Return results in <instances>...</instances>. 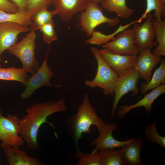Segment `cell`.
I'll return each instance as SVG.
<instances>
[{"label": "cell", "mask_w": 165, "mask_h": 165, "mask_svg": "<svg viewBox=\"0 0 165 165\" xmlns=\"http://www.w3.org/2000/svg\"><path fill=\"white\" fill-rule=\"evenodd\" d=\"M65 101L64 99H60L56 101L50 100L33 104L26 109V114L19 120L20 135L29 149L36 150L40 147L37 137L39 128L43 123H47L52 127L55 136L57 138L53 124L47 121L46 119L49 116L53 113L66 111L68 108Z\"/></svg>", "instance_id": "1"}, {"label": "cell", "mask_w": 165, "mask_h": 165, "mask_svg": "<svg viewBox=\"0 0 165 165\" xmlns=\"http://www.w3.org/2000/svg\"><path fill=\"white\" fill-rule=\"evenodd\" d=\"M106 124L98 116L89 101L88 95L85 94L82 102L79 106L76 114L67 120L66 126L77 147H79V141L82 134L91 133V125L97 127L99 133Z\"/></svg>", "instance_id": "2"}, {"label": "cell", "mask_w": 165, "mask_h": 165, "mask_svg": "<svg viewBox=\"0 0 165 165\" xmlns=\"http://www.w3.org/2000/svg\"><path fill=\"white\" fill-rule=\"evenodd\" d=\"M91 50L97 60V69L94 79L92 80H85V85L92 88L102 89L105 95L114 96V87L119 75L106 63L99 50L92 47Z\"/></svg>", "instance_id": "3"}, {"label": "cell", "mask_w": 165, "mask_h": 165, "mask_svg": "<svg viewBox=\"0 0 165 165\" xmlns=\"http://www.w3.org/2000/svg\"><path fill=\"white\" fill-rule=\"evenodd\" d=\"M36 38L35 31L30 30L20 41L8 50L11 54L20 59L22 64V68L32 75L36 72L39 67L35 56Z\"/></svg>", "instance_id": "4"}, {"label": "cell", "mask_w": 165, "mask_h": 165, "mask_svg": "<svg viewBox=\"0 0 165 165\" xmlns=\"http://www.w3.org/2000/svg\"><path fill=\"white\" fill-rule=\"evenodd\" d=\"M79 16V25L88 36H91L96 27L107 24L112 27L116 26L120 21L118 17L110 18L105 16L98 3L90 1L85 9Z\"/></svg>", "instance_id": "5"}, {"label": "cell", "mask_w": 165, "mask_h": 165, "mask_svg": "<svg viewBox=\"0 0 165 165\" xmlns=\"http://www.w3.org/2000/svg\"><path fill=\"white\" fill-rule=\"evenodd\" d=\"M20 119L17 115L9 114L5 117L0 108V146L9 145L19 148L25 142L20 135Z\"/></svg>", "instance_id": "6"}, {"label": "cell", "mask_w": 165, "mask_h": 165, "mask_svg": "<svg viewBox=\"0 0 165 165\" xmlns=\"http://www.w3.org/2000/svg\"><path fill=\"white\" fill-rule=\"evenodd\" d=\"M140 77L139 73L134 66L119 76L114 89V98L111 112L112 118L117 109L119 101L124 95L130 91L132 95L139 93V88L137 85Z\"/></svg>", "instance_id": "7"}, {"label": "cell", "mask_w": 165, "mask_h": 165, "mask_svg": "<svg viewBox=\"0 0 165 165\" xmlns=\"http://www.w3.org/2000/svg\"><path fill=\"white\" fill-rule=\"evenodd\" d=\"M133 29H125L119 32L116 38L102 45L111 53L122 55H136L139 51L134 44Z\"/></svg>", "instance_id": "8"}, {"label": "cell", "mask_w": 165, "mask_h": 165, "mask_svg": "<svg viewBox=\"0 0 165 165\" xmlns=\"http://www.w3.org/2000/svg\"><path fill=\"white\" fill-rule=\"evenodd\" d=\"M153 16L150 13L147 16L146 19L140 25L138 23L134 24L133 29L134 33V44L140 52L143 50H151L156 46L155 31L152 21Z\"/></svg>", "instance_id": "9"}, {"label": "cell", "mask_w": 165, "mask_h": 165, "mask_svg": "<svg viewBox=\"0 0 165 165\" xmlns=\"http://www.w3.org/2000/svg\"><path fill=\"white\" fill-rule=\"evenodd\" d=\"M54 75L47 63V56L36 72L27 79L25 85V89L20 95L21 98L28 99L35 91L42 86H52L50 80Z\"/></svg>", "instance_id": "10"}, {"label": "cell", "mask_w": 165, "mask_h": 165, "mask_svg": "<svg viewBox=\"0 0 165 165\" xmlns=\"http://www.w3.org/2000/svg\"><path fill=\"white\" fill-rule=\"evenodd\" d=\"M30 30V27L16 23H0V63L2 61L1 56L2 53L17 43L20 34L28 32Z\"/></svg>", "instance_id": "11"}, {"label": "cell", "mask_w": 165, "mask_h": 165, "mask_svg": "<svg viewBox=\"0 0 165 165\" xmlns=\"http://www.w3.org/2000/svg\"><path fill=\"white\" fill-rule=\"evenodd\" d=\"M117 126V124L115 123L106 124L103 129L99 133L98 137L91 142L90 145L95 146L92 151L121 147L132 140L133 138L127 139L125 141H119L115 139L112 136V133Z\"/></svg>", "instance_id": "12"}, {"label": "cell", "mask_w": 165, "mask_h": 165, "mask_svg": "<svg viewBox=\"0 0 165 165\" xmlns=\"http://www.w3.org/2000/svg\"><path fill=\"white\" fill-rule=\"evenodd\" d=\"M90 0H52V4L60 19L70 21L73 16L83 11Z\"/></svg>", "instance_id": "13"}, {"label": "cell", "mask_w": 165, "mask_h": 165, "mask_svg": "<svg viewBox=\"0 0 165 165\" xmlns=\"http://www.w3.org/2000/svg\"><path fill=\"white\" fill-rule=\"evenodd\" d=\"M99 51L106 63L119 76L134 66L137 57L112 53L106 49Z\"/></svg>", "instance_id": "14"}, {"label": "cell", "mask_w": 165, "mask_h": 165, "mask_svg": "<svg viewBox=\"0 0 165 165\" xmlns=\"http://www.w3.org/2000/svg\"><path fill=\"white\" fill-rule=\"evenodd\" d=\"M134 66L138 72L140 77L148 82L150 80L153 68L162 60L161 57L154 55L150 50L146 49L140 51Z\"/></svg>", "instance_id": "15"}, {"label": "cell", "mask_w": 165, "mask_h": 165, "mask_svg": "<svg viewBox=\"0 0 165 165\" xmlns=\"http://www.w3.org/2000/svg\"><path fill=\"white\" fill-rule=\"evenodd\" d=\"M165 93V84H162L153 89L149 93L146 94L141 99L134 104L121 105L119 106L117 116L120 119H123L131 110L143 106L145 108L147 113L152 111V106L154 101L161 95Z\"/></svg>", "instance_id": "16"}, {"label": "cell", "mask_w": 165, "mask_h": 165, "mask_svg": "<svg viewBox=\"0 0 165 165\" xmlns=\"http://www.w3.org/2000/svg\"><path fill=\"white\" fill-rule=\"evenodd\" d=\"M9 165H44V162L28 156L26 152L9 145L2 148Z\"/></svg>", "instance_id": "17"}, {"label": "cell", "mask_w": 165, "mask_h": 165, "mask_svg": "<svg viewBox=\"0 0 165 165\" xmlns=\"http://www.w3.org/2000/svg\"><path fill=\"white\" fill-rule=\"evenodd\" d=\"M144 145L143 141L138 137L121 147L125 165H143L140 157L141 151Z\"/></svg>", "instance_id": "18"}, {"label": "cell", "mask_w": 165, "mask_h": 165, "mask_svg": "<svg viewBox=\"0 0 165 165\" xmlns=\"http://www.w3.org/2000/svg\"><path fill=\"white\" fill-rule=\"evenodd\" d=\"M101 3L105 9L115 13L118 17L122 18L128 19L134 12L133 9L127 6L126 0H104Z\"/></svg>", "instance_id": "19"}, {"label": "cell", "mask_w": 165, "mask_h": 165, "mask_svg": "<svg viewBox=\"0 0 165 165\" xmlns=\"http://www.w3.org/2000/svg\"><path fill=\"white\" fill-rule=\"evenodd\" d=\"M159 67L154 72L148 82H144L141 85V93L142 95L147 92L165 83V60L161 61Z\"/></svg>", "instance_id": "20"}, {"label": "cell", "mask_w": 165, "mask_h": 165, "mask_svg": "<svg viewBox=\"0 0 165 165\" xmlns=\"http://www.w3.org/2000/svg\"><path fill=\"white\" fill-rule=\"evenodd\" d=\"M27 72L22 68L0 67V80L19 82L24 86L27 79L30 77Z\"/></svg>", "instance_id": "21"}, {"label": "cell", "mask_w": 165, "mask_h": 165, "mask_svg": "<svg viewBox=\"0 0 165 165\" xmlns=\"http://www.w3.org/2000/svg\"><path fill=\"white\" fill-rule=\"evenodd\" d=\"M152 21L155 29L156 41L158 45L152 52L157 57L165 56V19L161 22L158 21L153 17Z\"/></svg>", "instance_id": "22"}, {"label": "cell", "mask_w": 165, "mask_h": 165, "mask_svg": "<svg viewBox=\"0 0 165 165\" xmlns=\"http://www.w3.org/2000/svg\"><path fill=\"white\" fill-rule=\"evenodd\" d=\"M57 14V12L55 9L49 11L47 9H42L37 10L31 17L32 23L30 30L35 31L39 30L43 25L53 21V17Z\"/></svg>", "instance_id": "23"}, {"label": "cell", "mask_w": 165, "mask_h": 165, "mask_svg": "<svg viewBox=\"0 0 165 165\" xmlns=\"http://www.w3.org/2000/svg\"><path fill=\"white\" fill-rule=\"evenodd\" d=\"M101 165H125L121 149H105L100 151Z\"/></svg>", "instance_id": "24"}, {"label": "cell", "mask_w": 165, "mask_h": 165, "mask_svg": "<svg viewBox=\"0 0 165 165\" xmlns=\"http://www.w3.org/2000/svg\"><path fill=\"white\" fill-rule=\"evenodd\" d=\"M147 6L144 13L137 20L140 23L147 15L152 10H154V17L158 22H161L165 14V0H146Z\"/></svg>", "instance_id": "25"}, {"label": "cell", "mask_w": 165, "mask_h": 165, "mask_svg": "<svg viewBox=\"0 0 165 165\" xmlns=\"http://www.w3.org/2000/svg\"><path fill=\"white\" fill-rule=\"evenodd\" d=\"M7 22L16 23L26 27L31 26L32 23L31 16L26 12L19 11L10 13L0 11V23Z\"/></svg>", "instance_id": "26"}, {"label": "cell", "mask_w": 165, "mask_h": 165, "mask_svg": "<svg viewBox=\"0 0 165 165\" xmlns=\"http://www.w3.org/2000/svg\"><path fill=\"white\" fill-rule=\"evenodd\" d=\"M76 152L72 157H77L79 160L76 165H101V154L100 151H92L89 154L82 152L79 147Z\"/></svg>", "instance_id": "27"}, {"label": "cell", "mask_w": 165, "mask_h": 165, "mask_svg": "<svg viewBox=\"0 0 165 165\" xmlns=\"http://www.w3.org/2000/svg\"><path fill=\"white\" fill-rule=\"evenodd\" d=\"M131 24L132 23L131 22L124 26L121 25L114 33L108 35H104L100 31L94 30L91 38L86 40L85 42L90 44L97 45L99 46L103 45L109 42L110 40L114 39L115 38L114 37L115 35L125 29Z\"/></svg>", "instance_id": "28"}, {"label": "cell", "mask_w": 165, "mask_h": 165, "mask_svg": "<svg viewBox=\"0 0 165 165\" xmlns=\"http://www.w3.org/2000/svg\"><path fill=\"white\" fill-rule=\"evenodd\" d=\"M157 120L148 124L146 127L145 134V140L152 143H156L163 148H165V137L160 135L156 127Z\"/></svg>", "instance_id": "29"}, {"label": "cell", "mask_w": 165, "mask_h": 165, "mask_svg": "<svg viewBox=\"0 0 165 165\" xmlns=\"http://www.w3.org/2000/svg\"><path fill=\"white\" fill-rule=\"evenodd\" d=\"M52 0H27L26 12L31 16L37 10L48 9L52 4Z\"/></svg>", "instance_id": "30"}, {"label": "cell", "mask_w": 165, "mask_h": 165, "mask_svg": "<svg viewBox=\"0 0 165 165\" xmlns=\"http://www.w3.org/2000/svg\"><path fill=\"white\" fill-rule=\"evenodd\" d=\"M54 27V22L52 21L43 25L39 29L42 34L44 41L47 44H50L57 38Z\"/></svg>", "instance_id": "31"}, {"label": "cell", "mask_w": 165, "mask_h": 165, "mask_svg": "<svg viewBox=\"0 0 165 165\" xmlns=\"http://www.w3.org/2000/svg\"><path fill=\"white\" fill-rule=\"evenodd\" d=\"M1 11L10 13H15L20 11L16 5L8 0H0V11Z\"/></svg>", "instance_id": "32"}, {"label": "cell", "mask_w": 165, "mask_h": 165, "mask_svg": "<svg viewBox=\"0 0 165 165\" xmlns=\"http://www.w3.org/2000/svg\"><path fill=\"white\" fill-rule=\"evenodd\" d=\"M8 0L16 5L19 8L20 11L26 12L27 0Z\"/></svg>", "instance_id": "33"}, {"label": "cell", "mask_w": 165, "mask_h": 165, "mask_svg": "<svg viewBox=\"0 0 165 165\" xmlns=\"http://www.w3.org/2000/svg\"><path fill=\"white\" fill-rule=\"evenodd\" d=\"M91 1L97 3H101L104 0H90Z\"/></svg>", "instance_id": "34"}, {"label": "cell", "mask_w": 165, "mask_h": 165, "mask_svg": "<svg viewBox=\"0 0 165 165\" xmlns=\"http://www.w3.org/2000/svg\"><path fill=\"white\" fill-rule=\"evenodd\" d=\"M0 67H1V65L0 64Z\"/></svg>", "instance_id": "35"}]
</instances>
